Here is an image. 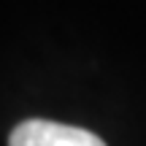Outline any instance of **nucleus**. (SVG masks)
<instances>
[{"label":"nucleus","mask_w":146,"mask_h":146,"mask_svg":"<svg viewBox=\"0 0 146 146\" xmlns=\"http://www.w3.org/2000/svg\"><path fill=\"white\" fill-rule=\"evenodd\" d=\"M8 146H106V141L84 127L49 119H27L14 127Z\"/></svg>","instance_id":"nucleus-1"}]
</instances>
